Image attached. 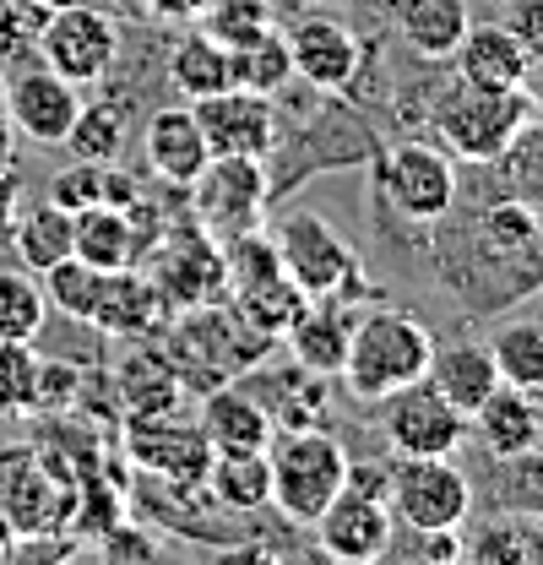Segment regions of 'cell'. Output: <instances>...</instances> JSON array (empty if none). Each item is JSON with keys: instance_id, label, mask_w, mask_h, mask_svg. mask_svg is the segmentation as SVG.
Returning <instances> with one entry per match:
<instances>
[{"instance_id": "cell-32", "label": "cell", "mask_w": 543, "mask_h": 565, "mask_svg": "<svg viewBox=\"0 0 543 565\" xmlns=\"http://www.w3.org/2000/svg\"><path fill=\"white\" fill-rule=\"evenodd\" d=\"M50 321L44 282L28 267H0V338L6 343H33Z\"/></svg>"}, {"instance_id": "cell-4", "label": "cell", "mask_w": 543, "mask_h": 565, "mask_svg": "<svg viewBox=\"0 0 543 565\" xmlns=\"http://www.w3.org/2000/svg\"><path fill=\"white\" fill-rule=\"evenodd\" d=\"M533 115H539V109H533L528 87L489 93V87L457 82V87H446V93L435 98V131L446 141V152L462 158V163H478V169H489V163L517 141V131H522Z\"/></svg>"}, {"instance_id": "cell-20", "label": "cell", "mask_w": 543, "mask_h": 565, "mask_svg": "<svg viewBox=\"0 0 543 565\" xmlns=\"http://www.w3.org/2000/svg\"><path fill=\"white\" fill-rule=\"evenodd\" d=\"M163 316H169L163 294L152 288V278H141L136 267L98 273V299H93L87 327H98V332H109V338H147Z\"/></svg>"}, {"instance_id": "cell-25", "label": "cell", "mask_w": 543, "mask_h": 565, "mask_svg": "<svg viewBox=\"0 0 543 565\" xmlns=\"http://www.w3.org/2000/svg\"><path fill=\"white\" fill-rule=\"evenodd\" d=\"M71 256L87 262L93 273H120V267H136V239H131V217L126 207H82L71 212Z\"/></svg>"}, {"instance_id": "cell-35", "label": "cell", "mask_w": 543, "mask_h": 565, "mask_svg": "<svg viewBox=\"0 0 543 565\" xmlns=\"http://www.w3.org/2000/svg\"><path fill=\"white\" fill-rule=\"evenodd\" d=\"M489 353H494V370H500L505 386H522V392H539L543 386V327L539 321H505L489 338Z\"/></svg>"}, {"instance_id": "cell-18", "label": "cell", "mask_w": 543, "mask_h": 565, "mask_svg": "<svg viewBox=\"0 0 543 565\" xmlns=\"http://www.w3.org/2000/svg\"><path fill=\"white\" fill-rule=\"evenodd\" d=\"M141 152H147L152 174H158L163 185H174V191L191 185L206 169V158H212V147H206L191 104H163V109H152V115H147V131H141Z\"/></svg>"}, {"instance_id": "cell-39", "label": "cell", "mask_w": 543, "mask_h": 565, "mask_svg": "<svg viewBox=\"0 0 543 565\" xmlns=\"http://www.w3.org/2000/svg\"><path fill=\"white\" fill-rule=\"evenodd\" d=\"M196 17H202L206 39H217L223 50H239L272 28V0H212Z\"/></svg>"}, {"instance_id": "cell-2", "label": "cell", "mask_w": 543, "mask_h": 565, "mask_svg": "<svg viewBox=\"0 0 543 565\" xmlns=\"http://www.w3.org/2000/svg\"><path fill=\"white\" fill-rule=\"evenodd\" d=\"M429 353H435V332L418 316L381 305L348 332V359H342L338 381L359 403H381L386 392H397L429 370Z\"/></svg>"}, {"instance_id": "cell-22", "label": "cell", "mask_w": 543, "mask_h": 565, "mask_svg": "<svg viewBox=\"0 0 543 565\" xmlns=\"http://www.w3.org/2000/svg\"><path fill=\"white\" fill-rule=\"evenodd\" d=\"M202 435L212 440V451H267L277 424L251 392H239L234 381H217L202 397Z\"/></svg>"}, {"instance_id": "cell-28", "label": "cell", "mask_w": 543, "mask_h": 565, "mask_svg": "<svg viewBox=\"0 0 543 565\" xmlns=\"http://www.w3.org/2000/svg\"><path fill=\"white\" fill-rule=\"evenodd\" d=\"M202 484L228 511H262V505H272L267 451H212Z\"/></svg>"}, {"instance_id": "cell-1", "label": "cell", "mask_w": 543, "mask_h": 565, "mask_svg": "<svg viewBox=\"0 0 543 565\" xmlns=\"http://www.w3.org/2000/svg\"><path fill=\"white\" fill-rule=\"evenodd\" d=\"M429 228L435 282L468 316H500L543 294V207H533L528 196L494 191L468 207L451 202Z\"/></svg>"}, {"instance_id": "cell-41", "label": "cell", "mask_w": 543, "mask_h": 565, "mask_svg": "<svg viewBox=\"0 0 543 565\" xmlns=\"http://www.w3.org/2000/svg\"><path fill=\"white\" fill-rule=\"evenodd\" d=\"M39 282H44V299H50L61 316H71V321H87V316H93V299H98V273H93L87 262L66 256V262H55L50 273H39Z\"/></svg>"}, {"instance_id": "cell-50", "label": "cell", "mask_w": 543, "mask_h": 565, "mask_svg": "<svg viewBox=\"0 0 543 565\" xmlns=\"http://www.w3.org/2000/svg\"><path fill=\"white\" fill-rule=\"evenodd\" d=\"M185 6H191V17H196V11H206V6H212V0H185Z\"/></svg>"}, {"instance_id": "cell-15", "label": "cell", "mask_w": 543, "mask_h": 565, "mask_svg": "<svg viewBox=\"0 0 543 565\" xmlns=\"http://www.w3.org/2000/svg\"><path fill=\"white\" fill-rule=\"evenodd\" d=\"M76 109H82L76 87H71L66 76H55L50 66L17 71L6 82V120H11L17 137H28V141H44V147L66 141Z\"/></svg>"}, {"instance_id": "cell-12", "label": "cell", "mask_w": 543, "mask_h": 565, "mask_svg": "<svg viewBox=\"0 0 543 565\" xmlns=\"http://www.w3.org/2000/svg\"><path fill=\"white\" fill-rule=\"evenodd\" d=\"M310 527H316V550L342 565L386 561L392 544H397V516H392V505L364 490H348V484L332 494V505H327Z\"/></svg>"}, {"instance_id": "cell-31", "label": "cell", "mask_w": 543, "mask_h": 565, "mask_svg": "<svg viewBox=\"0 0 543 565\" xmlns=\"http://www.w3.org/2000/svg\"><path fill=\"white\" fill-rule=\"evenodd\" d=\"M299 305H305V294L294 288L288 273H277V278H267V282H251V288H228V310H234L245 327H256L262 338H283L288 321L299 316Z\"/></svg>"}, {"instance_id": "cell-7", "label": "cell", "mask_w": 543, "mask_h": 565, "mask_svg": "<svg viewBox=\"0 0 543 565\" xmlns=\"http://www.w3.org/2000/svg\"><path fill=\"white\" fill-rule=\"evenodd\" d=\"M283 273L305 299H338L359 282V256L321 212H288L272 234Z\"/></svg>"}, {"instance_id": "cell-24", "label": "cell", "mask_w": 543, "mask_h": 565, "mask_svg": "<svg viewBox=\"0 0 543 565\" xmlns=\"http://www.w3.org/2000/svg\"><path fill=\"white\" fill-rule=\"evenodd\" d=\"M468 435H478V446H483L489 457L533 451V446H539V408H533V392L500 381L473 414H468Z\"/></svg>"}, {"instance_id": "cell-49", "label": "cell", "mask_w": 543, "mask_h": 565, "mask_svg": "<svg viewBox=\"0 0 543 565\" xmlns=\"http://www.w3.org/2000/svg\"><path fill=\"white\" fill-rule=\"evenodd\" d=\"M533 408H539V446H543V386L533 392Z\"/></svg>"}, {"instance_id": "cell-38", "label": "cell", "mask_w": 543, "mask_h": 565, "mask_svg": "<svg viewBox=\"0 0 543 565\" xmlns=\"http://www.w3.org/2000/svg\"><path fill=\"white\" fill-rule=\"evenodd\" d=\"M66 147L87 163H115L120 147H126V109L120 104H93V109H76L66 131Z\"/></svg>"}, {"instance_id": "cell-23", "label": "cell", "mask_w": 543, "mask_h": 565, "mask_svg": "<svg viewBox=\"0 0 543 565\" xmlns=\"http://www.w3.org/2000/svg\"><path fill=\"white\" fill-rule=\"evenodd\" d=\"M348 332H353V321L338 310V299H305L299 316L288 321L283 343H288L294 364H305L310 375L327 381V375H338L342 359H348Z\"/></svg>"}, {"instance_id": "cell-48", "label": "cell", "mask_w": 543, "mask_h": 565, "mask_svg": "<svg viewBox=\"0 0 543 565\" xmlns=\"http://www.w3.org/2000/svg\"><path fill=\"white\" fill-rule=\"evenodd\" d=\"M147 11H158V17H191L185 0H147Z\"/></svg>"}, {"instance_id": "cell-37", "label": "cell", "mask_w": 543, "mask_h": 565, "mask_svg": "<svg viewBox=\"0 0 543 565\" xmlns=\"http://www.w3.org/2000/svg\"><path fill=\"white\" fill-rule=\"evenodd\" d=\"M494 169H500V174H494L500 191H517V196H528L533 207H543V120L539 115L494 158Z\"/></svg>"}, {"instance_id": "cell-42", "label": "cell", "mask_w": 543, "mask_h": 565, "mask_svg": "<svg viewBox=\"0 0 543 565\" xmlns=\"http://www.w3.org/2000/svg\"><path fill=\"white\" fill-rule=\"evenodd\" d=\"M109 169H115V163H87V158H76L71 169H61V174L50 180V202L66 212L109 202Z\"/></svg>"}, {"instance_id": "cell-13", "label": "cell", "mask_w": 543, "mask_h": 565, "mask_svg": "<svg viewBox=\"0 0 543 565\" xmlns=\"http://www.w3.org/2000/svg\"><path fill=\"white\" fill-rule=\"evenodd\" d=\"M283 39H288L294 76H299L305 87H316V93H348V87L359 82V71H364V44H359V33H353L348 22H338V17L305 11Z\"/></svg>"}, {"instance_id": "cell-27", "label": "cell", "mask_w": 543, "mask_h": 565, "mask_svg": "<svg viewBox=\"0 0 543 565\" xmlns=\"http://www.w3.org/2000/svg\"><path fill=\"white\" fill-rule=\"evenodd\" d=\"M462 555L483 565H543V516L494 511L473 539H462Z\"/></svg>"}, {"instance_id": "cell-51", "label": "cell", "mask_w": 543, "mask_h": 565, "mask_svg": "<svg viewBox=\"0 0 543 565\" xmlns=\"http://www.w3.org/2000/svg\"><path fill=\"white\" fill-rule=\"evenodd\" d=\"M44 6H50V11H55V6H71V0H44Z\"/></svg>"}, {"instance_id": "cell-46", "label": "cell", "mask_w": 543, "mask_h": 565, "mask_svg": "<svg viewBox=\"0 0 543 565\" xmlns=\"http://www.w3.org/2000/svg\"><path fill=\"white\" fill-rule=\"evenodd\" d=\"M17 202H22V174H17V163H11V158H0V245L11 239Z\"/></svg>"}, {"instance_id": "cell-43", "label": "cell", "mask_w": 543, "mask_h": 565, "mask_svg": "<svg viewBox=\"0 0 543 565\" xmlns=\"http://www.w3.org/2000/svg\"><path fill=\"white\" fill-rule=\"evenodd\" d=\"M82 392V370L66 359H39V392H33V414H61Z\"/></svg>"}, {"instance_id": "cell-16", "label": "cell", "mask_w": 543, "mask_h": 565, "mask_svg": "<svg viewBox=\"0 0 543 565\" xmlns=\"http://www.w3.org/2000/svg\"><path fill=\"white\" fill-rule=\"evenodd\" d=\"M152 288L163 294V305H169V310H196V305H212V299L223 294V245H217L206 228L191 223V228L169 245L163 267L152 273Z\"/></svg>"}, {"instance_id": "cell-33", "label": "cell", "mask_w": 543, "mask_h": 565, "mask_svg": "<svg viewBox=\"0 0 543 565\" xmlns=\"http://www.w3.org/2000/svg\"><path fill=\"white\" fill-rule=\"evenodd\" d=\"M169 76H174V87H180L191 104L223 93V87H234V82H228V50H223L217 39H206V33H191V39L174 44Z\"/></svg>"}, {"instance_id": "cell-14", "label": "cell", "mask_w": 543, "mask_h": 565, "mask_svg": "<svg viewBox=\"0 0 543 565\" xmlns=\"http://www.w3.org/2000/svg\"><path fill=\"white\" fill-rule=\"evenodd\" d=\"M191 115H196L212 152H234V158H272L277 152V115H272V98H262V93L223 87L212 98H196Z\"/></svg>"}, {"instance_id": "cell-47", "label": "cell", "mask_w": 543, "mask_h": 565, "mask_svg": "<svg viewBox=\"0 0 543 565\" xmlns=\"http://www.w3.org/2000/svg\"><path fill=\"white\" fill-rule=\"evenodd\" d=\"M11 120H6V82H0V158H11Z\"/></svg>"}, {"instance_id": "cell-9", "label": "cell", "mask_w": 543, "mask_h": 565, "mask_svg": "<svg viewBox=\"0 0 543 565\" xmlns=\"http://www.w3.org/2000/svg\"><path fill=\"white\" fill-rule=\"evenodd\" d=\"M33 50H39V61L55 71V76H66L71 87H93L115 66L120 33H115V22L104 11L71 0V6H55L50 17H39Z\"/></svg>"}, {"instance_id": "cell-40", "label": "cell", "mask_w": 543, "mask_h": 565, "mask_svg": "<svg viewBox=\"0 0 543 565\" xmlns=\"http://www.w3.org/2000/svg\"><path fill=\"white\" fill-rule=\"evenodd\" d=\"M33 392H39V353H33V343H6L0 338V419L33 414Z\"/></svg>"}, {"instance_id": "cell-19", "label": "cell", "mask_w": 543, "mask_h": 565, "mask_svg": "<svg viewBox=\"0 0 543 565\" xmlns=\"http://www.w3.org/2000/svg\"><path fill=\"white\" fill-rule=\"evenodd\" d=\"M457 61V82L468 87H489V93H505V87H528L533 76V61L522 50V39L505 28V22H468L462 44L451 50Z\"/></svg>"}, {"instance_id": "cell-3", "label": "cell", "mask_w": 543, "mask_h": 565, "mask_svg": "<svg viewBox=\"0 0 543 565\" xmlns=\"http://www.w3.org/2000/svg\"><path fill=\"white\" fill-rule=\"evenodd\" d=\"M267 468H272V505L294 522L310 527L332 494L348 479V451L338 435H327L321 424H299V429H277L267 440Z\"/></svg>"}, {"instance_id": "cell-11", "label": "cell", "mask_w": 543, "mask_h": 565, "mask_svg": "<svg viewBox=\"0 0 543 565\" xmlns=\"http://www.w3.org/2000/svg\"><path fill=\"white\" fill-rule=\"evenodd\" d=\"M126 457L141 473L174 484V490H202L206 462H212V440L202 424H174L169 414H131L126 424Z\"/></svg>"}, {"instance_id": "cell-10", "label": "cell", "mask_w": 543, "mask_h": 565, "mask_svg": "<svg viewBox=\"0 0 543 565\" xmlns=\"http://www.w3.org/2000/svg\"><path fill=\"white\" fill-rule=\"evenodd\" d=\"M381 403H386L381 429H386L392 457H451L468 440V414H457L424 375L386 392Z\"/></svg>"}, {"instance_id": "cell-30", "label": "cell", "mask_w": 543, "mask_h": 565, "mask_svg": "<svg viewBox=\"0 0 543 565\" xmlns=\"http://www.w3.org/2000/svg\"><path fill=\"white\" fill-rule=\"evenodd\" d=\"M228 82L245 87V93H262V98H277L288 82H294V61H288V39L267 28L262 39L228 50Z\"/></svg>"}, {"instance_id": "cell-6", "label": "cell", "mask_w": 543, "mask_h": 565, "mask_svg": "<svg viewBox=\"0 0 543 565\" xmlns=\"http://www.w3.org/2000/svg\"><path fill=\"white\" fill-rule=\"evenodd\" d=\"M191 207H196V228H206L217 245H228L234 234L262 228L272 207L267 191V158H234V152H212L206 169L185 185Z\"/></svg>"}, {"instance_id": "cell-5", "label": "cell", "mask_w": 543, "mask_h": 565, "mask_svg": "<svg viewBox=\"0 0 543 565\" xmlns=\"http://www.w3.org/2000/svg\"><path fill=\"white\" fill-rule=\"evenodd\" d=\"M462 180H457V158L435 141H397V147H375V202L429 228L440 212L457 202Z\"/></svg>"}, {"instance_id": "cell-26", "label": "cell", "mask_w": 543, "mask_h": 565, "mask_svg": "<svg viewBox=\"0 0 543 565\" xmlns=\"http://www.w3.org/2000/svg\"><path fill=\"white\" fill-rule=\"evenodd\" d=\"M468 0H397L403 44L424 61H451V50L468 33Z\"/></svg>"}, {"instance_id": "cell-17", "label": "cell", "mask_w": 543, "mask_h": 565, "mask_svg": "<svg viewBox=\"0 0 543 565\" xmlns=\"http://www.w3.org/2000/svg\"><path fill=\"white\" fill-rule=\"evenodd\" d=\"M0 516L11 522V533H50L66 527V505L50 484V462L39 451H6L0 457Z\"/></svg>"}, {"instance_id": "cell-36", "label": "cell", "mask_w": 543, "mask_h": 565, "mask_svg": "<svg viewBox=\"0 0 543 565\" xmlns=\"http://www.w3.org/2000/svg\"><path fill=\"white\" fill-rule=\"evenodd\" d=\"M120 392H126L131 414H169L174 397H180V370H174L169 353L141 349L131 364L120 370Z\"/></svg>"}, {"instance_id": "cell-29", "label": "cell", "mask_w": 543, "mask_h": 565, "mask_svg": "<svg viewBox=\"0 0 543 565\" xmlns=\"http://www.w3.org/2000/svg\"><path fill=\"white\" fill-rule=\"evenodd\" d=\"M11 245H17V262L28 273H50L55 262L71 256V212L55 207L50 196L39 207H17V217H11Z\"/></svg>"}, {"instance_id": "cell-34", "label": "cell", "mask_w": 543, "mask_h": 565, "mask_svg": "<svg viewBox=\"0 0 543 565\" xmlns=\"http://www.w3.org/2000/svg\"><path fill=\"white\" fill-rule=\"evenodd\" d=\"M489 505L494 511H528L543 516V446L517 457H489Z\"/></svg>"}, {"instance_id": "cell-44", "label": "cell", "mask_w": 543, "mask_h": 565, "mask_svg": "<svg viewBox=\"0 0 543 565\" xmlns=\"http://www.w3.org/2000/svg\"><path fill=\"white\" fill-rule=\"evenodd\" d=\"M505 28L522 39L528 61H533V66H543V0H511V11H505Z\"/></svg>"}, {"instance_id": "cell-45", "label": "cell", "mask_w": 543, "mask_h": 565, "mask_svg": "<svg viewBox=\"0 0 543 565\" xmlns=\"http://www.w3.org/2000/svg\"><path fill=\"white\" fill-rule=\"evenodd\" d=\"M33 33H39V17L28 22L22 0H0V61H17V50L33 44Z\"/></svg>"}, {"instance_id": "cell-21", "label": "cell", "mask_w": 543, "mask_h": 565, "mask_svg": "<svg viewBox=\"0 0 543 565\" xmlns=\"http://www.w3.org/2000/svg\"><path fill=\"white\" fill-rule=\"evenodd\" d=\"M424 381H429V386H435V392L457 408V414H473L478 403L500 386V370H494V353H489V343L457 338V343H435Z\"/></svg>"}, {"instance_id": "cell-8", "label": "cell", "mask_w": 543, "mask_h": 565, "mask_svg": "<svg viewBox=\"0 0 543 565\" xmlns=\"http://www.w3.org/2000/svg\"><path fill=\"white\" fill-rule=\"evenodd\" d=\"M386 505L397 527H468L473 479L451 457H392Z\"/></svg>"}]
</instances>
